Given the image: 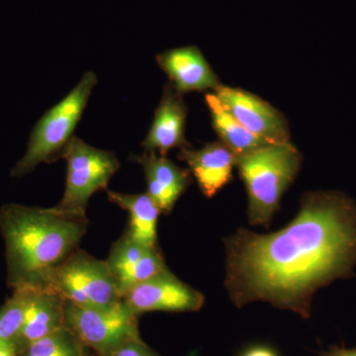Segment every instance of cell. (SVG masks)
<instances>
[{
  "mask_svg": "<svg viewBox=\"0 0 356 356\" xmlns=\"http://www.w3.org/2000/svg\"><path fill=\"white\" fill-rule=\"evenodd\" d=\"M238 356H280L278 351L266 343H254L245 346Z\"/></svg>",
  "mask_w": 356,
  "mask_h": 356,
  "instance_id": "21",
  "label": "cell"
},
{
  "mask_svg": "<svg viewBox=\"0 0 356 356\" xmlns=\"http://www.w3.org/2000/svg\"><path fill=\"white\" fill-rule=\"evenodd\" d=\"M302 159L291 142L266 145L236 156V168L247 189L250 225L270 226L283 194L299 173Z\"/></svg>",
  "mask_w": 356,
  "mask_h": 356,
  "instance_id": "3",
  "label": "cell"
},
{
  "mask_svg": "<svg viewBox=\"0 0 356 356\" xmlns=\"http://www.w3.org/2000/svg\"><path fill=\"white\" fill-rule=\"evenodd\" d=\"M222 242L225 287L236 307L264 301L309 318L318 289L355 275L356 203L341 191L306 192L284 228H240Z\"/></svg>",
  "mask_w": 356,
  "mask_h": 356,
  "instance_id": "1",
  "label": "cell"
},
{
  "mask_svg": "<svg viewBox=\"0 0 356 356\" xmlns=\"http://www.w3.org/2000/svg\"><path fill=\"white\" fill-rule=\"evenodd\" d=\"M86 213L6 204L0 233L6 245L7 284L13 290L46 289L54 269L76 252L86 232Z\"/></svg>",
  "mask_w": 356,
  "mask_h": 356,
  "instance_id": "2",
  "label": "cell"
},
{
  "mask_svg": "<svg viewBox=\"0 0 356 356\" xmlns=\"http://www.w3.org/2000/svg\"><path fill=\"white\" fill-rule=\"evenodd\" d=\"M46 289L83 308H107L122 300L107 261L79 248L54 269Z\"/></svg>",
  "mask_w": 356,
  "mask_h": 356,
  "instance_id": "5",
  "label": "cell"
},
{
  "mask_svg": "<svg viewBox=\"0 0 356 356\" xmlns=\"http://www.w3.org/2000/svg\"><path fill=\"white\" fill-rule=\"evenodd\" d=\"M320 356H356V348H346L344 346H332L329 350L323 351Z\"/></svg>",
  "mask_w": 356,
  "mask_h": 356,
  "instance_id": "22",
  "label": "cell"
},
{
  "mask_svg": "<svg viewBox=\"0 0 356 356\" xmlns=\"http://www.w3.org/2000/svg\"><path fill=\"white\" fill-rule=\"evenodd\" d=\"M110 202L129 213L126 233L147 247L158 245V222L161 209L147 193L127 194L107 191Z\"/></svg>",
  "mask_w": 356,
  "mask_h": 356,
  "instance_id": "16",
  "label": "cell"
},
{
  "mask_svg": "<svg viewBox=\"0 0 356 356\" xmlns=\"http://www.w3.org/2000/svg\"><path fill=\"white\" fill-rule=\"evenodd\" d=\"M18 356H93V353L64 325L30 344Z\"/></svg>",
  "mask_w": 356,
  "mask_h": 356,
  "instance_id": "18",
  "label": "cell"
},
{
  "mask_svg": "<svg viewBox=\"0 0 356 356\" xmlns=\"http://www.w3.org/2000/svg\"><path fill=\"white\" fill-rule=\"evenodd\" d=\"M31 290H14L0 308V344L14 343L24 321Z\"/></svg>",
  "mask_w": 356,
  "mask_h": 356,
  "instance_id": "19",
  "label": "cell"
},
{
  "mask_svg": "<svg viewBox=\"0 0 356 356\" xmlns=\"http://www.w3.org/2000/svg\"><path fill=\"white\" fill-rule=\"evenodd\" d=\"M178 159L188 165L205 197L212 198L233 180L236 154L222 142L206 144L199 149H179Z\"/></svg>",
  "mask_w": 356,
  "mask_h": 356,
  "instance_id": "13",
  "label": "cell"
},
{
  "mask_svg": "<svg viewBox=\"0 0 356 356\" xmlns=\"http://www.w3.org/2000/svg\"><path fill=\"white\" fill-rule=\"evenodd\" d=\"M132 159L144 170L147 193L163 214H170L178 199L192 184L191 170L180 168L154 152H144L140 156H133Z\"/></svg>",
  "mask_w": 356,
  "mask_h": 356,
  "instance_id": "14",
  "label": "cell"
},
{
  "mask_svg": "<svg viewBox=\"0 0 356 356\" xmlns=\"http://www.w3.org/2000/svg\"><path fill=\"white\" fill-rule=\"evenodd\" d=\"M122 301L134 315L140 317L149 312H197L205 298L168 268L129 290Z\"/></svg>",
  "mask_w": 356,
  "mask_h": 356,
  "instance_id": "8",
  "label": "cell"
},
{
  "mask_svg": "<svg viewBox=\"0 0 356 356\" xmlns=\"http://www.w3.org/2000/svg\"><path fill=\"white\" fill-rule=\"evenodd\" d=\"M205 102L209 109L213 129L217 133L220 142L226 145L236 156H242L269 145L266 140L257 137L243 127L242 124L225 108L214 92L206 93Z\"/></svg>",
  "mask_w": 356,
  "mask_h": 356,
  "instance_id": "17",
  "label": "cell"
},
{
  "mask_svg": "<svg viewBox=\"0 0 356 356\" xmlns=\"http://www.w3.org/2000/svg\"><path fill=\"white\" fill-rule=\"evenodd\" d=\"M64 325L96 356H112L126 343L140 339L139 317L122 300L102 309L65 302Z\"/></svg>",
  "mask_w": 356,
  "mask_h": 356,
  "instance_id": "6",
  "label": "cell"
},
{
  "mask_svg": "<svg viewBox=\"0 0 356 356\" xmlns=\"http://www.w3.org/2000/svg\"><path fill=\"white\" fill-rule=\"evenodd\" d=\"M225 108L257 137L268 144L291 142L286 117L270 103L242 88L221 84L214 91Z\"/></svg>",
  "mask_w": 356,
  "mask_h": 356,
  "instance_id": "9",
  "label": "cell"
},
{
  "mask_svg": "<svg viewBox=\"0 0 356 356\" xmlns=\"http://www.w3.org/2000/svg\"><path fill=\"white\" fill-rule=\"evenodd\" d=\"M121 297L136 285L168 269L159 247H147L124 233L112 243L108 259Z\"/></svg>",
  "mask_w": 356,
  "mask_h": 356,
  "instance_id": "10",
  "label": "cell"
},
{
  "mask_svg": "<svg viewBox=\"0 0 356 356\" xmlns=\"http://www.w3.org/2000/svg\"><path fill=\"white\" fill-rule=\"evenodd\" d=\"M187 114L188 108L184 95L178 93L170 83L165 84L153 124L142 143L145 152H154L166 156L170 149L191 147L185 138Z\"/></svg>",
  "mask_w": 356,
  "mask_h": 356,
  "instance_id": "12",
  "label": "cell"
},
{
  "mask_svg": "<svg viewBox=\"0 0 356 356\" xmlns=\"http://www.w3.org/2000/svg\"><path fill=\"white\" fill-rule=\"evenodd\" d=\"M0 356H18V351L14 343L0 344Z\"/></svg>",
  "mask_w": 356,
  "mask_h": 356,
  "instance_id": "23",
  "label": "cell"
},
{
  "mask_svg": "<svg viewBox=\"0 0 356 356\" xmlns=\"http://www.w3.org/2000/svg\"><path fill=\"white\" fill-rule=\"evenodd\" d=\"M112 356H161L153 350L151 346H147L142 337L139 339L130 341L125 346L119 348Z\"/></svg>",
  "mask_w": 356,
  "mask_h": 356,
  "instance_id": "20",
  "label": "cell"
},
{
  "mask_svg": "<svg viewBox=\"0 0 356 356\" xmlns=\"http://www.w3.org/2000/svg\"><path fill=\"white\" fill-rule=\"evenodd\" d=\"M97 81L95 72H86L76 88L41 117L32 130L24 156L11 170V177H24L41 163L63 158Z\"/></svg>",
  "mask_w": 356,
  "mask_h": 356,
  "instance_id": "4",
  "label": "cell"
},
{
  "mask_svg": "<svg viewBox=\"0 0 356 356\" xmlns=\"http://www.w3.org/2000/svg\"><path fill=\"white\" fill-rule=\"evenodd\" d=\"M67 181L57 207L72 212L86 213L89 199L107 189L110 179L120 168L113 152L97 149L74 136L65 149Z\"/></svg>",
  "mask_w": 356,
  "mask_h": 356,
  "instance_id": "7",
  "label": "cell"
},
{
  "mask_svg": "<svg viewBox=\"0 0 356 356\" xmlns=\"http://www.w3.org/2000/svg\"><path fill=\"white\" fill-rule=\"evenodd\" d=\"M159 67L170 79V83L180 95L191 91L214 92L221 81L196 46L172 49L156 56Z\"/></svg>",
  "mask_w": 356,
  "mask_h": 356,
  "instance_id": "11",
  "label": "cell"
},
{
  "mask_svg": "<svg viewBox=\"0 0 356 356\" xmlns=\"http://www.w3.org/2000/svg\"><path fill=\"white\" fill-rule=\"evenodd\" d=\"M65 303L51 290H31L22 327L14 341L18 355L30 344L64 327Z\"/></svg>",
  "mask_w": 356,
  "mask_h": 356,
  "instance_id": "15",
  "label": "cell"
}]
</instances>
